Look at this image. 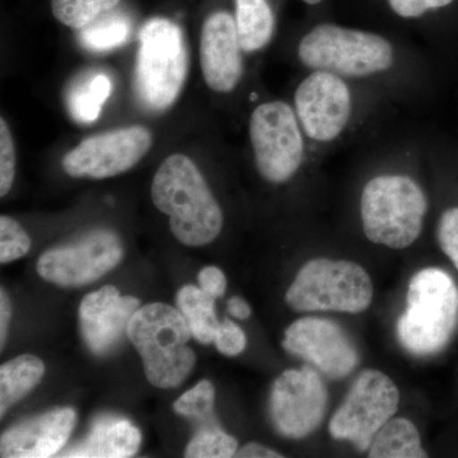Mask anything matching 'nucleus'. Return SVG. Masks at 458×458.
I'll use <instances>...</instances> for the list:
<instances>
[{
	"instance_id": "2",
	"label": "nucleus",
	"mask_w": 458,
	"mask_h": 458,
	"mask_svg": "<svg viewBox=\"0 0 458 458\" xmlns=\"http://www.w3.org/2000/svg\"><path fill=\"white\" fill-rule=\"evenodd\" d=\"M297 55L309 71L328 72L351 82L391 73L399 60L385 36L334 23L313 26L298 42Z\"/></svg>"
},
{
	"instance_id": "32",
	"label": "nucleus",
	"mask_w": 458,
	"mask_h": 458,
	"mask_svg": "<svg viewBox=\"0 0 458 458\" xmlns=\"http://www.w3.org/2000/svg\"><path fill=\"white\" fill-rule=\"evenodd\" d=\"M454 0H387L391 11L403 20H417L436 9L450 5Z\"/></svg>"
},
{
	"instance_id": "6",
	"label": "nucleus",
	"mask_w": 458,
	"mask_h": 458,
	"mask_svg": "<svg viewBox=\"0 0 458 458\" xmlns=\"http://www.w3.org/2000/svg\"><path fill=\"white\" fill-rule=\"evenodd\" d=\"M189 71L182 30L168 18L147 21L140 32L134 71L138 101L152 113H164L180 98Z\"/></svg>"
},
{
	"instance_id": "18",
	"label": "nucleus",
	"mask_w": 458,
	"mask_h": 458,
	"mask_svg": "<svg viewBox=\"0 0 458 458\" xmlns=\"http://www.w3.org/2000/svg\"><path fill=\"white\" fill-rule=\"evenodd\" d=\"M140 429L126 419L99 418L89 436L66 450L62 457L74 458H126L140 450Z\"/></svg>"
},
{
	"instance_id": "34",
	"label": "nucleus",
	"mask_w": 458,
	"mask_h": 458,
	"mask_svg": "<svg viewBox=\"0 0 458 458\" xmlns=\"http://www.w3.org/2000/svg\"><path fill=\"white\" fill-rule=\"evenodd\" d=\"M236 457L241 458H279L283 457L278 452L270 450L259 443H249L245 447L236 452Z\"/></svg>"
},
{
	"instance_id": "37",
	"label": "nucleus",
	"mask_w": 458,
	"mask_h": 458,
	"mask_svg": "<svg viewBox=\"0 0 458 458\" xmlns=\"http://www.w3.org/2000/svg\"><path fill=\"white\" fill-rule=\"evenodd\" d=\"M302 2L309 5H318L319 3L324 2V0H302Z\"/></svg>"
},
{
	"instance_id": "25",
	"label": "nucleus",
	"mask_w": 458,
	"mask_h": 458,
	"mask_svg": "<svg viewBox=\"0 0 458 458\" xmlns=\"http://www.w3.org/2000/svg\"><path fill=\"white\" fill-rule=\"evenodd\" d=\"M122 0H51L54 17L69 29L80 30L113 11Z\"/></svg>"
},
{
	"instance_id": "20",
	"label": "nucleus",
	"mask_w": 458,
	"mask_h": 458,
	"mask_svg": "<svg viewBox=\"0 0 458 458\" xmlns=\"http://www.w3.org/2000/svg\"><path fill=\"white\" fill-rule=\"evenodd\" d=\"M234 21L243 54H255L270 44L276 17L267 0H234Z\"/></svg>"
},
{
	"instance_id": "4",
	"label": "nucleus",
	"mask_w": 458,
	"mask_h": 458,
	"mask_svg": "<svg viewBox=\"0 0 458 458\" xmlns=\"http://www.w3.org/2000/svg\"><path fill=\"white\" fill-rule=\"evenodd\" d=\"M428 198L408 174L373 177L360 195V218L369 241L390 249H406L423 231Z\"/></svg>"
},
{
	"instance_id": "27",
	"label": "nucleus",
	"mask_w": 458,
	"mask_h": 458,
	"mask_svg": "<svg viewBox=\"0 0 458 458\" xmlns=\"http://www.w3.org/2000/svg\"><path fill=\"white\" fill-rule=\"evenodd\" d=\"M31 247V240L20 223L11 216L0 218V262L8 264L23 258Z\"/></svg>"
},
{
	"instance_id": "22",
	"label": "nucleus",
	"mask_w": 458,
	"mask_h": 458,
	"mask_svg": "<svg viewBox=\"0 0 458 458\" xmlns=\"http://www.w3.org/2000/svg\"><path fill=\"white\" fill-rule=\"evenodd\" d=\"M44 373V363L33 355H20L3 364L0 369V415L3 417L13 403L40 384Z\"/></svg>"
},
{
	"instance_id": "3",
	"label": "nucleus",
	"mask_w": 458,
	"mask_h": 458,
	"mask_svg": "<svg viewBox=\"0 0 458 458\" xmlns=\"http://www.w3.org/2000/svg\"><path fill=\"white\" fill-rule=\"evenodd\" d=\"M405 312L396 333L403 349L417 357L442 352L458 327V286L438 267L418 271L409 283Z\"/></svg>"
},
{
	"instance_id": "5",
	"label": "nucleus",
	"mask_w": 458,
	"mask_h": 458,
	"mask_svg": "<svg viewBox=\"0 0 458 458\" xmlns=\"http://www.w3.org/2000/svg\"><path fill=\"white\" fill-rule=\"evenodd\" d=\"M128 336L143 360L148 381L156 387H177L194 369L197 357L188 345V322L168 304L140 307L129 324Z\"/></svg>"
},
{
	"instance_id": "30",
	"label": "nucleus",
	"mask_w": 458,
	"mask_h": 458,
	"mask_svg": "<svg viewBox=\"0 0 458 458\" xmlns=\"http://www.w3.org/2000/svg\"><path fill=\"white\" fill-rule=\"evenodd\" d=\"M437 238L443 254L458 270V207L443 212L437 225Z\"/></svg>"
},
{
	"instance_id": "17",
	"label": "nucleus",
	"mask_w": 458,
	"mask_h": 458,
	"mask_svg": "<svg viewBox=\"0 0 458 458\" xmlns=\"http://www.w3.org/2000/svg\"><path fill=\"white\" fill-rule=\"evenodd\" d=\"M77 414L73 409L60 408L27 420L3 433V458H47L55 456L73 432Z\"/></svg>"
},
{
	"instance_id": "8",
	"label": "nucleus",
	"mask_w": 458,
	"mask_h": 458,
	"mask_svg": "<svg viewBox=\"0 0 458 458\" xmlns=\"http://www.w3.org/2000/svg\"><path fill=\"white\" fill-rule=\"evenodd\" d=\"M249 135L262 179L283 183L293 179L306 157V137L292 105L262 102L250 116Z\"/></svg>"
},
{
	"instance_id": "21",
	"label": "nucleus",
	"mask_w": 458,
	"mask_h": 458,
	"mask_svg": "<svg viewBox=\"0 0 458 458\" xmlns=\"http://www.w3.org/2000/svg\"><path fill=\"white\" fill-rule=\"evenodd\" d=\"M370 458H424L420 434L414 423L403 418H393L377 432L370 443Z\"/></svg>"
},
{
	"instance_id": "7",
	"label": "nucleus",
	"mask_w": 458,
	"mask_h": 458,
	"mask_svg": "<svg viewBox=\"0 0 458 458\" xmlns=\"http://www.w3.org/2000/svg\"><path fill=\"white\" fill-rule=\"evenodd\" d=\"M372 298V280L360 265L330 259L304 264L285 294L286 303L297 312L360 313Z\"/></svg>"
},
{
	"instance_id": "29",
	"label": "nucleus",
	"mask_w": 458,
	"mask_h": 458,
	"mask_svg": "<svg viewBox=\"0 0 458 458\" xmlns=\"http://www.w3.org/2000/svg\"><path fill=\"white\" fill-rule=\"evenodd\" d=\"M16 176V146L4 117L0 119V197L4 198Z\"/></svg>"
},
{
	"instance_id": "35",
	"label": "nucleus",
	"mask_w": 458,
	"mask_h": 458,
	"mask_svg": "<svg viewBox=\"0 0 458 458\" xmlns=\"http://www.w3.org/2000/svg\"><path fill=\"white\" fill-rule=\"evenodd\" d=\"M9 319H11V302L4 289L0 293V337H2V349L4 348L5 337H7V330Z\"/></svg>"
},
{
	"instance_id": "19",
	"label": "nucleus",
	"mask_w": 458,
	"mask_h": 458,
	"mask_svg": "<svg viewBox=\"0 0 458 458\" xmlns=\"http://www.w3.org/2000/svg\"><path fill=\"white\" fill-rule=\"evenodd\" d=\"M111 92L110 75L99 71L84 72L66 87V110L75 123L89 125L98 119Z\"/></svg>"
},
{
	"instance_id": "13",
	"label": "nucleus",
	"mask_w": 458,
	"mask_h": 458,
	"mask_svg": "<svg viewBox=\"0 0 458 458\" xmlns=\"http://www.w3.org/2000/svg\"><path fill=\"white\" fill-rule=\"evenodd\" d=\"M152 132L129 126L93 135L63 158V168L75 179L104 180L131 170L152 147Z\"/></svg>"
},
{
	"instance_id": "33",
	"label": "nucleus",
	"mask_w": 458,
	"mask_h": 458,
	"mask_svg": "<svg viewBox=\"0 0 458 458\" xmlns=\"http://www.w3.org/2000/svg\"><path fill=\"white\" fill-rule=\"evenodd\" d=\"M199 285L205 293L212 295L214 298L222 297L227 288V279L221 269L216 267H204L199 273Z\"/></svg>"
},
{
	"instance_id": "14",
	"label": "nucleus",
	"mask_w": 458,
	"mask_h": 458,
	"mask_svg": "<svg viewBox=\"0 0 458 458\" xmlns=\"http://www.w3.org/2000/svg\"><path fill=\"white\" fill-rule=\"evenodd\" d=\"M282 344L286 352L310 361L330 379L345 378L360 364L348 334L330 319H297L286 328Z\"/></svg>"
},
{
	"instance_id": "26",
	"label": "nucleus",
	"mask_w": 458,
	"mask_h": 458,
	"mask_svg": "<svg viewBox=\"0 0 458 458\" xmlns=\"http://www.w3.org/2000/svg\"><path fill=\"white\" fill-rule=\"evenodd\" d=\"M238 443L219 428H209L197 434L186 447V457L228 458L236 456Z\"/></svg>"
},
{
	"instance_id": "36",
	"label": "nucleus",
	"mask_w": 458,
	"mask_h": 458,
	"mask_svg": "<svg viewBox=\"0 0 458 458\" xmlns=\"http://www.w3.org/2000/svg\"><path fill=\"white\" fill-rule=\"evenodd\" d=\"M228 311L233 318L238 319H246L251 316V307L245 300L240 297H232L228 301Z\"/></svg>"
},
{
	"instance_id": "16",
	"label": "nucleus",
	"mask_w": 458,
	"mask_h": 458,
	"mask_svg": "<svg viewBox=\"0 0 458 458\" xmlns=\"http://www.w3.org/2000/svg\"><path fill=\"white\" fill-rule=\"evenodd\" d=\"M140 306V300L123 297L113 285L87 294L80 307V324L89 351L96 355L114 351L128 334L129 324Z\"/></svg>"
},
{
	"instance_id": "31",
	"label": "nucleus",
	"mask_w": 458,
	"mask_h": 458,
	"mask_svg": "<svg viewBox=\"0 0 458 458\" xmlns=\"http://www.w3.org/2000/svg\"><path fill=\"white\" fill-rule=\"evenodd\" d=\"M214 344L222 354L234 357L245 351L247 339L242 328L238 327L234 322L225 319L219 325Z\"/></svg>"
},
{
	"instance_id": "15",
	"label": "nucleus",
	"mask_w": 458,
	"mask_h": 458,
	"mask_svg": "<svg viewBox=\"0 0 458 458\" xmlns=\"http://www.w3.org/2000/svg\"><path fill=\"white\" fill-rule=\"evenodd\" d=\"M242 47L234 16L216 11L205 20L200 35V65L205 83L218 93H231L243 73Z\"/></svg>"
},
{
	"instance_id": "12",
	"label": "nucleus",
	"mask_w": 458,
	"mask_h": 458,
	"mask_svg": "<svg viewBox=\"0 0 458 458\" xmlns=\"http://www.w3.org/2000/svg\"><path fill=\"white\" fill-rule=\"evenodd\" d=\"M327 403V385L315 369H288L271 387V421L285 438H306L324 420Z\"/></svg>"
},
{
	"instance_id": "24",
	"label": "nucleus",
	"mask_w": 458,
	"mask_h": 458,
	"mask_svg": "<svg viewBox=\"0 0 458 458\" xmlns=\"http://www.w3.org/2000/svg\"><path fill=\"white\" fill-rule=\"evenodd\" d=\"M131 22L120 14H107L80 30L78 41L90 53H106L123 47L131 36Z\"/></svg>"
},
{
	"instance_id": "10",
	"label": "nucleus",
	"mask_w": 458,
	"mask_h": 458,
	"mask_svg": "<svg viewBox=\"0 0 458 458\" xmlns=\"http://www.w3.org/2000/svg\"><path fill=\"white\" fill-rule=\"evenodd\" d=\"M399 403V388L390 377L376 369L363 370L331 418L328 432L336 441L369 451L377 432L396 414Z\"/></svg>"
},
{
	"instance_id": "23",
	"label": "nucleus",
	"mask_w": 458,
	"mask_h": 458,
	"mask_svg": "<svg viewBox=\"0 0 458 458\" xmlns=\"http://www.w3.org/2000/svg\"><path fill=\"white\" fill-rule=\"evenodd\" d=\"M177 307L188 322L191 335L201 344L214 343L221 322L216 315V298L203 289L185 285L177 293Z\"/></svg>"
},
{
	"instance_id": "28",
	"label": "nucleus",
	"mask_w": 458,
	"mask_h": 458,
	"mask_svg": "<svg viewBox=\"0 0 458 458\" xmlns=\"http://www.w3.org/2000/svg\"><path fill=\"white\" fill-rule=\"evenodd\" d=\"M216 390L209 381L199 382L174 403L177 414L190 418H208L213 411Z\"/></svg>"
},
{
	"instance_id": "11",
	"label": "nucleus",
	"mask_w": 458,
	"mask_h": 458,
	"mask_svg": "<svg viewBox=\"0 0 458 458\" xmlns=\"http://www.w3.org/2000/svg\"><path fill=\"white\" fill-rule=\"evenodd\" d=\"M119 236L108 229H96L69 245L55 247L41 255L38 273L60 286L90 284L122 261Z\"/></svg>"
},
{
	"instance_id": "1",
	"label": "nucleus",
	"mask_w": 458,
	"mask_h": 458,
	"mask_svg": "<svg viewBox=\"0 0 458 458\" xmlns=\"http://www.w3.org/2000/svg\"><path fill=\"white\" fill-rule=\"evenodd\" d=\"M150 195L157 209L170 216L172 233L183 245L205 246L221 233V207L188 156L174 153L162 162Z\"/></svg>"
},
{
	"instance_id": "9",
	"label": "nucleus",
	"mask_w": 458,
	"mask_h": 458,
	"mask_svg": "<svg viewBox=\"0 0 458 458\" xmlns=\"http://www.w3.org/2000/svg\"><path fill=\"white\" fill-rule=\"evenodd\" d=\"M294 113L313 146H333L352 128L357 101L351 81L322 71H310L295 89Z\"/></svg>"
}]
</instances>
